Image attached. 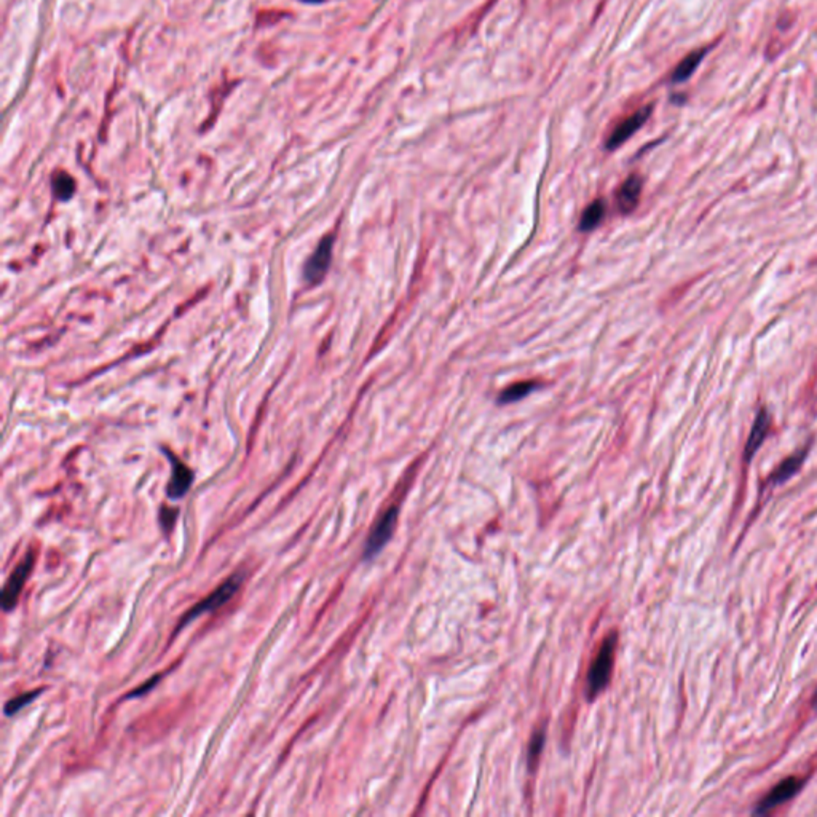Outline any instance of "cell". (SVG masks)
I'll list each match as a JSON object with an SVG mask.
<instances>
[{
	"label": "cell",
	"mask_w": 817,
	"mask_h": 817,
	"mask_svg": "<svg viewBox=\"0 0 817 817\" xmlns=\"http://www.w3.org/2000/svg\"><path fill=\"white\" fill-rule=\"evenodd\" d=\"M806 452H808L806 448H803V451H800L795 455H792V457H789L787 460H784L782 463L779 465L777 470L771 474L770 482L775 484V485H779V484L785 482L787 479L794 476V474L798 473V470L801 468L804 458H806Z\"/></svg>",
	"instance_id": "12"
},
{
	"label": "cell",
	"mask_w": 817,
	"mask_h": 817,
	"mask_svg": "<svg viewBox=\"0 0 817 817\" xmlns=\"http://www.w3.org/2000/svg\"><path fill=\"white\" fill-rule=\"evenodd\" d=\"M644 179L639 174H631L616 192V207L621 214H631L640 202Z\"/></svg>",
	"instance_id": "10"
},
{
	"label": "cell",
	"mask_w": 817,
	"mask_h": 817,
	"mask_svg": "<svg viewBox=\"0 0 817 817\" xmlns=\"http://www.w3.org/2000/svg\"><path fill=\"white\" fill-rule=\"evenodd\" d=\"M771 425H772V420H771L770 410L766 407H762L755 415V420H753L751 434H748L747 442H746V447H744L746 463H748V461L755 457L758 448L763 446V442L766 441V436L770 434Z\"/></svg>",
	"instance_id": "8"
},
{
	"label": "cell",
	"mask_w": 817,
	"mask_h": 817,
	"mask_svg": "<svg viewBox=\"0 0 817 817\" xmlns=\"http://www.w3.org/2000/svg\"><path fill=\"white\" fill-rule=\"evenodd\" d=\"M332 245L334 236L332 235L324 236L320 241V245H318L316 251L311 254V257L307 260V264H305L303 275L310 284L320 283L324 275H326L330 259H332Z\"/></svg>",
	"instance_id": "7"
},
{
	"label": "cell",
	"mask_w": 817,
	"mask_h": 817,
	"mask_svg": "<svg viewBox=\"0 0 817 817\" xmlns=\"http://www.w3.org/2000/svg\"><path fill=\"white\" fill-rule=\"evenodd\" d=\"M538 386H540L538 382H530V380L511 385L506 390H503L500 393V396H498V404H511L519 401V399L528 396L530 393L535 391Z\"/></svg>",
	"instance_id": "14"
},
{
	"label": "cell",
	"mask_w": 817,
	"mask_h": 817,
	"mask_svg": "<svg viewBox=\"0 0 817 817\" xmlns=\"http://www.w3.org/2000/svg\"><path fill=\"white\" fill-rule=\"evenodd\" d=\"M803 785H804V782L801 781V779L785 777L782 782H779L776 787H772L770 794L757 804V808H755V811H753V813H755L757 816L771 813L772 809H776L777 806H781V804L787 803L789 800H792V798L796 796Z\"/></svg>",
	"instance_id": "6"
},
{
	"label": "cell",
	"mask_w": 817,
	"mask_h": 817,
	"mask_svg": "<svg viewBox=\"0 0 817 817\" xmlns=\"http://www.w3.org/2000/svg\"><path fill=\"white\" fill-rule=\"evenodd\" d=\"M243 581H245V573L243 572L235 573V575L226 579V581H224L219 588L211 592L208 597H204L202 602H198L195 607H192L189 611H187V613L184 615V618L178 622L176 632L182 631V629L189 625V622L195 621L202 615L213 613V611L222 608L224 605L232 601L233 596L240 591Z\"/></svg>",
	"instance_id": "2"
},
{
	"label": "cell",
	"mask_w": 817,
	"mask_h": 817,
	"mask_svg": "<svg viewBox=\"0 0 817 817\" xmlns=\"http://www.w3.org/2000/svg\"><path fill=\"white\" fill-rule=\"evenodd\" d=\"M605 217V202L603 199H596L591 204L586 207L583 211L581 219H579V230L581 232H591L598 227V224L603 221Z\"/></svg>",
	"instance_id": "13"
},
{
	"label": "cell",
	"mask_w": 817,
	"mask_h": 817,
	"mask_svg": "<svg viewBox=\"0 0 817 817\" xmlns=\"http://www.w3.org/2000/svg\"><path fill=\"white\" fill-rule=\"evenodd\" d=\"M813 706H814V709H817V691H816V695H814V697H813Z\"/></svg>",
	"instance_id": "20"
},
{
	"label": "cell",
	"mask_w": 817,
	"mask_h": 817,
	"mask_svg": "<svg viewBox=\"0 0 817 817\" xmlns=\"http://www.w3.org/2000/svg\"><path fill=\"white\" fill-rule=\"evenodd\" d=\"M43 693V688L40 690H33V691H26V693H23L20 696L13 697V700H10L7 704H5L4 707V714L7 717H13L15 714L20 712L26 706H29L30 702H33L37 696H40Z\"/></svg>",
	"instance_id": "15"
},
{
	"label": "cell",
	"mask_w": 817,
	"mask_h": 817,
	"mask_svg": "<svg viewBox=\"0 0 817 817\" xmlns=\"http://www.w3.org/2000/svg\"><path fill=\"white\" fill-rule=\"evenodd\" d=\"M178 509H170V508H161L160 511V523L161 527H163L165 532H170V530L174 527V522L178 519Z\"/></svg>",
	"instance_id": "18"
},
{
	"label": "cell",
	"mask_w": 817,
	"mask_h": 817,
	"mask_svg": "<svg viewBox=\"0 0 817 817\" xmlns=\"http://www.w3.org/2000/svg\"><path fill=\"white\" fill-rule=\"evenodd\" d=\"M398 509H399L398 504H393V506L386 508L385 513L380 516V519L377 521L376 526H373L369 538H367V543L364 546V557L367 560L372 559L373 556H377V554L382 551V547L390 541L391 535L396 528L398 514H399Z\"/></svg>",
	"instance_id": "4"
},
{
	"label": "cell",
	"mask_w": 817,
	"mask_h": 817,
	"mask_svg": "<svg viewBox=\"0 0 817 817\" xmlns=\"http://www.w3.org/2000/svg\"><path fill=\"white\" fill-rule=\"evenodd\" d=\"M34 564H35V552L29 551L26 556L23 557L21 562L16 565V569L11 572L8 581L4 586L2 597H0L2 598L4 611H11L16 607L18 598H20L24 584H26L29 575L33 573Z\"/></svg>",
	"instance_id": "3"
},
{
	"label": "cell",
	"mask_w": 817,
	"mask_h": 817,
	"mask_svg": "<svg viewBox=\"0 0 817 817\" xmlns=\"http://www.w3.org/2000/svg\"><path fill=\"white\" fill-rule=\"evenodd\" d=\"M616 644H618V635H616V632H611L605 637L594 661H592L591 669L588 672V687H586V693H588L589 700L597 697L610 683Z\"/></svg>",
	"instance_id": "1"
},
{
	"label": "cell",
	"mask_w": 817,
	"mask_h": 817,
	"mask_svg": "<svg viewBox=\"0 0 817 817\" xmlns=\"http://www.w3.org/2000/svg\"><path fill=\"white\" fill-rule=\"evenodd\" d=\"M545 738H546V729L545 728L536 729V731L533 733L532 741H530V746H528V768L535 770L536 763H538L540 753L543 751V747H545Z\"/></svg>",
	"instance_id": "16"
},
{
	"label": "cell",
	"mask_w": 817,
	"mask_h": 817,
	"mask_svg": "<svg viewBox=\"0 0 817 817\" xmlns=\"http://www.w3.org/2000/svg\"><path fill=\"white\" fill-rule=\"evenodd\" d=\"M168 457L171 460L173 473L166 487V495L170 497L171 500H179V498H182L187 492L190 490L193 482V473L189 466H185L182 461L174 457L173 453L168 452Z\"/></svg>",
	"instance_id": "9"
},
{
	"label": "cell",
	"mask_w": 817,
	"mask_h": 817,
	"mask_svg": "<svg viewBox=\"0 0 817 817\" xmlns=\"http://www.w3.org/2000/svg\"><path fill=\"white\" fill-rule=\"evenodd\" d=\"M53 189L59 199H69L74 195V192H76V184H74L69 174L61 173L53 180Z\"/></svg>",
	"instance_id": "17"
},
{
	"label": "cell",
	"mask_w": 817,
	"mask_h": 817,
	"mask_svg": "<svg viewBox=\"0 0 817 817\" xmlns=\"http://www.w3.org/2000/svg\"><path fill=\"white\" fill-rule=\"evenodd\" d=\"M709 52V48H700L696 50V52H691L690 54L685 56V58L678 62V66L676 67V71L672 72V82L673 83H682L685 80H688L691 76H693L695 71L700 67V64L702 62V59L706 58V54Z\"/></svg>",
	"instance_id": "11"
},
{
	"label": "cell",
	"mask_w": 817,
	"mask_h": 817,
	"mask_svg": "<svg viewBox=\"0 0 817 817\" xmlns=\"http://www.w3.org/2000/svg\"><path fill=\"white\" fill-rule=\"evenodd\" d=\"M651 110L653 105H645V108L635 110L632 115L625 118L620 124H616V128L611 131L607 142H605V147H607L608 151H615V149L625 144L631 136L637 133V131L647 123V120L651 115Z\"/></svg>",
	"instance_id": "5"
},
{
	"label": "cell",
	"mask_w": 817,
	"mask_h": 817,
	"mask_svg": "<svg viewBox=\"0 0 817 817\" xmlns=\"http://www.w3.org/2000/svg\"><path fill=\"white\" fill-rule=\"evenodd\" d=\"M160 680H161V676H153L152 678H149L147 682H146L144 685H142V687H138V688H134V691H131V693L127 696V700H131V697H139V696L147 695L149 691H152L155 687H157V685L160 683Z\"/></svg>",
	"instance_id": "19"
}]
</instances>
